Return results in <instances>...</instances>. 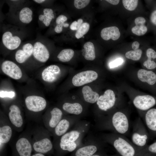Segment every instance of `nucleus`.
Wrapping results in <instances>:
<instances>
[{"instance_id": "obj_1", "label": "nucleus", "mask_w": 156, "mask_h": 156, "mask_svg": "<svg viewBox=\"0 0 156 156\" xmlns=\"http://www.w3.org/2000/svg\"><path fill=\"white\" fill-rule=\"evenodd\" d=\"M97 120L98 127L102 130L125 136L129 133L130 122L128 115L122 111H118L105 116L101 117Z\"/></svg>"}, {"instance_id": "obj_2", "label": "nucleus", "mask_w": 156, "mask_h": 156, "mask_svg": "<svg viewBox=\"0 0 156 156\" xmlns=\"http://www.w3.org/2000/svg\"><path fill=\"white\" fill-rule=\"evenodd\" d=\"M89 127L87 122L78 121L73 129L53 141V143L58 144L60 148L63 151L72 152L82 143L83 137Z\"/></svg>"}, {"instance_id": "obj_3", "label": "nucleus", "mask_w": 156, "mask_h": 156, "mask_svg": "<svg viewBox=\"0 0 156 156\" xmlns=\"http://www.w3.org/2000/svg\"><path fill=\"white\" fill-rule=\"evenodd\" d=\"M105 143L111 144L120 156H137L139 149L126 136L116 133H105L101 136Z\"/></svg>"}, {"instance_id": "obj_4", "label": "nucleus", "mask_w": 156, "mask_h": 156, "mask_svg": "<svg viewBox=\"0 0 156 156\" xmlns=\"http://www.w3.org/2000/svg\"><path fill=\"white\" fill-rule=\"evenodd\" d=\"M33 148L37 153L45 154L49 152L53 147L50 135L46 129L42 127L35 129L31 134Z\"/></svg>"}, {"instance_id": "obj_5", "label": "nucleus", "mask_w": 156, "mask_h": 156, "mask_svg": "<svg viewBox=\"0 0 156 156\" xmlns=\"http://www.w3.org/2000/svg\"><path fill=\"white\" fill-rule=\"evenodd\" d=\"M150 137L143 121L140 118L135 120L133 124L131 136L132 143L139 150L146 146Z\"/></svg>"}, {"instance_id": "obj_6", "label": "nucleus", "mask_w": 156, "mask_h": 156, "mask_svg": "<svg viewBox=\"0 0 156 156\" xmlns=\"http://www.w3.org/2000/svg\"><path fill=\"white\" fill-rule=\"evenodd\" d=\"M8 118L13 128L18 132L22 130L24 119L20 108L18 105L13 104L10 106Z\"/></svg>"}, {"instance_id": "obj_7", "label": "nucleus", "mask_w": 156, "mask_h": 156, "mask_svg": "<svg viewBox=\"0 0 156 156\" xmlns=\"http://www.w3.org/2000/svg\"><path fill=\"white\" fill-rule=\"evenodd\" d=\"M15 143V148L19 156H31L33 147L31 134H23Z\"/></svg>"}, {"instance_id": "obj_8", "label": "nucleus", "mask_w": 156, "mask_h": 156, "mask_svg": "<svg viewBox=\"0 0 156 156\" xmlns=\"http://www.w3.org/2000/svg\"><path fill=\"white\" fill-rule=\"evenodd\" d=\"M116 99L114 91L111 90H106L103 94L99 96L96 104L99 108L103 112H107L113 108L116 105Z\"/></svg>"}, {"instance_id": "obj_9", "label": "nucleus", "mask_w": 156, "mask_h": 156, "mask_svg": "<svg viewBox=\"0 0 156 156\" xmlns=\"http://www.w3.org/2000/svg\"><path fill=\"white\" fill-rule=\"evenodd\" d=\"M25 106L29 111L38 113L44 110L47 105L46 100L43 97L36 95H30L25 99Z\"/></svg>"}, {"instance_id": "obj_10", "label": "nucleus", "mask_w": 156, "mask_h": 156, "mask_svg": "<svg viewBox=\"0 0 156 156\" xmlns=\"http://www.w3.org/2000/svg\"><path fill=\"white\" fill-rule=\"evenodd\" d=\"M150 138L156 137V108H151L141 115Z\"/></svg>"}, {"instance_id": "obj_11", "label": "nucleus", "mask_w": 156, "mask_h": 156, "mask_svg": "<svg viewBox=\"0 0 156 156\" xmlns=\"http://www.w3.org/2000/svg\"><path fill=\"white\" fill-rule=\"evenodd\" d=\"M63 117V113L60 108L55 107L50 112L49 115L42 119L46 129L51 134L55 127Z\"/></svg>"}, {"instance_id": "obj_12", "label": "nucleus", "mask_w": 156, "mask_h": 156, "mask_svg": "<svg viewBox=\"0 0 156 156\" xmlns=\"http://www.w3.org/2000/svg\"><path fill=\"white\" fill-rule=\"evenodd\" d=\"M78 121L79 119L63 117L55 127L52 133V135L54 138L53 141L68 132L70 128Z\"/></svg>"}, {"instance_id": "obj_13", "label": "nucleus", "mask_w": 156, "mask_h": 156, "mask_svg": "<svg viewBox=\"0 0 156 156\" xmlns=\"http://www.w3.org/2000/svg\"><path fill=\"white\" fill-rule=\"evenodd\" d=\"M98 77L97 73L94 70L82 71L75 75L73 78L72 82L76 86H80L92 82Z\"/></svg>"}, {"instance_id": "obj_14", "label": "nucleus", "mask_w": 156, "mask_h": 156, "mask_svg": "<svg viewBox=\"0 0 156 156\" xmlns=\"http://www.w3.org/2000/svg\"><path fill=\"white\" fill-rule=\"evenodd\" d=\"M133 103L137 109L145 112L155 105L156 100L154 97L150 95H138L134 98Z\"/></svg>"}, {"instance_id": "obj_15", "label": "nucleus", "mask_w": 156, "mask_h": 156, "mask_svg": "<svg viewBox=\"0 0 156 156\" xmlns=\"http://www.w3.org/2000/svg\"><path fill=\"white\" fill-rule=\"evenodd\" d=\"M0 149L10 140L12 135V126L8 118H0Z\"/></svg>"}, {"instance_id": "obj_16", "label": "nucleus", "mask_w": 156, "mask_h": 156, "mask_svg": "<svg viewBox=\"0 0 156 156\" xmlns=\"http://www.w3.org/2000/svg\"><path fill=\"white\" fill-rule=\"evenodd\" d=\"M1 68L4 74L14 79H19L22 76V72L20 68L12 61H3L1 64Z\"/></svg>"}, {"instance_id": "obj_17", "label": "nucleus", "mask_w": 156, "mask_h": 156, "mask_svg": "<svg viewBox=\"0 0 156 156\" xmlns=\"http://www.w3.org/2000/svg\"><path fill=\"white\" fill-rule=\"evenodd\" d=\"M105 143L102 140H97L83 146L76 151L75 156H91L98 150L100 146Z\"/></svg>"}, {"instance_id": "obj_18", "label": "nucleus", "mask_w": 156, "mask_h": 156, "mask_svg": "<svg viewBox=\"0 0 156 156\" xmlns=\"http://www.w3.org/2000/svg\"><path fill=\"white\" fill-rule=\"evenodd\" d=\"M34 58L38 61L45 63L49 57V52L46 47L41 42H36L33 46L32 54Z\"/></svg>"}, {"instance_id": "obj_19", "label": "nucleus", "mask_w": 156, "mask_h": 156, "mask_svg": "<svg viewBox=\"0 0 156 156\" xmlns=\"http://www.w3.org/2000/svg\"><path fill=\"white\" fill-rule=\"evenodd\" d=\"M60 73V68L55 65L49 66L42 72L41 77L45 82L51 83L56 80Z\"/></svg>"}, {"instance_id": "obj_20", "label": "nucleus", "mask_w": 156, "mask_h": 156, "mask_svg": "<svg viewBox=\"0 0 156 156\" xmlns=\"http://www.w3.org/2000/svg\"><path fill=\"white\" fill-rule=\"evenodd\" d=\"M2 42L4 45L7 49L10 50H14L19 46L21 42V40L18 36H13L11 32L7 31L3 34Z\"/></svg>"}, {"instance_id": "obj_21", "label": "nucleus", "mask_w": 156, "mask_h": 156, "mask_svg": "<svg viewBox=\"0 0 156 156\" xmlns=\"http://www.w3.org/2000/svg\"><path fill=\"white\" fill-rule=\"evenodd\" d=\"M33 46L30 43H26L22 49L17 51L15 54L16 61L19 63L25 62L33 54Z\"/></svg>"}, {"instance_id": "obj_22", "label": "nucleus", "mask_w": 156, "mask_h": 156, "mask_svg": "<svg viewBox=\"0 0 156 156\" xmlns=\"http://www.w3.org/2000/svg\"><path fill=\"white\" fill-rule=\"evenodd\" d=\"M120 35L119 29L115 26L104 28L101 32V37L105 40L111 39L113 40H116L119 38Z\"/></svg>"}, {"instance_id": "obj_23", "label": "nucleus", "mask_w": 156, "mask_h": 156, "mask_svg": "<svg viewBox=\"0 0 156 156\" xmlns=\"http://www.w3.org/2000/svg\"><path fill=\"white\" fill-rule=\"evenodd\" d=\"M137 76L141 81L150 85H154L156 82V75L151 71L141 69L138 71Z\"/></svg>"}, {"instance_id": "obj_24", "label": "nucleus", "mask_w": 156, "mask_h": 156, "mask_svg": "<svg viewBox=\"0 0 156 156\" xmlns=\"http://www.w3.org/2000/svg\"><path fill=\"white\" fill-rule=\"evenodd\" d=\"M145 19L142 17L136 18L134 21L135 25L133 27L131 31L134 34L138 36H141L145 34L147 31V28L145 25Z\"/></svg>"}, {"instance_id": "obj_25", "label": "nucleus", "mask_w": 156, "mask_h": 156, "mask_svg": "<svg viewBox=\"0 0 156 156\" xmlns=\"http://www.w3.org/2000/svg\"><path fill=\"white\" fill-rule=\"evenodd\" d=\"M62 108L67 113L76 115H80L83 111L82 106L78 103H65L62 105Z\"/></svg>"}, {"instance_id": "obj_26", "label": "nucleus", "mask_w": 156, "mask_h": 156, "mask_svg": "<svg viewBox=\"0 0 156 156\" xmlns=\"http://www.w3.org/2000/svg\"><path fill=\"white\" fill-rule=\"evenodd\" d=\"M82 93L84 99L86 102L94 103L97 102L99 95L96 92L93 91L88 86H85L82 89Z\"/></svg>"}, {"instance_id": "obj_27", "label": "nucleus", "mask_w": 156, "mask_h": 156, "mask_svg": "<svg viewBox=\"0 0 156 156\" xmlns=\"http://www.w3.org/2000/svg\"><path fill=\"white\" fill-rule=\"evenodd\" d=\"M85 51L84 58L87 60H93L95 58V53L94 45L90 42L86 43L83 46Z\"/></svg>"}, {"instance_id": "obj_28", "label": "nucleus", "mask_w": 156, "mask_h": 156, "mask_svg": "<svg viewBox=\"0 0 156 156\" xmlns=\"http://www.w3.org/2000/svg\"><path fill=\"white\" fill-rule=\"evenodd\" d=\"M156 156V141L139 150L137 156Z\"/></svg>"}, {"instance_id": "obj_29", "label": "nucleus", "mask_w": 156, "mask_h": 156, "mask_svg": "<svg viewBox=\"0 0 156 156\" xmlns=\"http://www.w3.org/2000/svg\"><path fill=\"white\" fill-rule=\"evenodd\" d=\"M74 54V51L72 49H64L60 52L57 56V57L62 62H68L72 58Z\"/></svg>"}, {"instance_id": "obj_30", "label": "nucleus", "mask_w": 156, "mask_h": 156, "mask_svg": "<svg viewBox=\"0 0 156 156\" xmlns=\"http://www.w3.org/2000/svg\"><path fill=\"white\" fill-rule=\"evenodd\" d=\"M67 19V17L63 15H60L57 17L56 20L57 25L54 28V31L56 33H61L62 31L63 27H68L69 26L68 24L64 23Z\"/></svg>"}, {"instance_id": "obj_31", "label": "nucleus", "mask_w": 156, "mask_h": 156, "mask_svg": "<svg viewBox=\"0 0 156 156\" xmlns=\"http://www.w3.org/2000/svg\"><path fill=\"white\" fill-rule=\"evenodd\" d=\"M142 51L140 49L135 50H130L127 52L125 56L128 59L134 61L138 60L140 58Z\"/></svg>"}, {"instance_id": "obj_32", "label": "nucleus", "mask_w": 156, "mask_h": 156, "mask_svg": "<svg viewBox=\"0 0 156 156\" xmlns=\"http://www.w3.org/2000/svg\"><path fill=\"white\" fill-rule=\"evenodd\" d=\"M90 28L89 24L86 22L83 23L77 30L75 36L77 39H79L83 36L88 31Z\"/></svg>"}, {"instance_id": "obj_33", "label": "nucleus", "mask_w": 156, "mask_h": 156, "mask_svg": "<svg viewBox=\"0 0 156 156\" xmlns=\"http://www.w3.org/2000/svg\"><path fill=\"white\" fill-rule=\"evenodd\" d=\"M138 1L137 0H123V5L127 10L132 11L134 10L137 6Z\"/></svg>"}, {"instance_id": "obj_34", "label": "nucleus", "mask_w": 156, "mask_h": 156, "mask_svg": "<svg viewBox=\"0 0 156 156\" xmlns=\"http://www.w3.org/2000/svg\"><path fill=\"white\" fill-rule=\"evenodd\" d=\"M90 1L89 0H75L74 5L76 8L80 9L86 6Z\"/></svg>"}, {"instance_id": "obj_35", "label": "nucleus", "mask_w": 156, "mask_h": 156, "mask_svg": "<svg viewBox=\"0 0 156 156\" xmlns=\"http://www.w3.org/2000/svg\"><path fill=\"white\" fill-rule=\"evenodd\" d=\"M123 62V60L119 58L111 62L109 64V67L110 68H114L121 65Z\"/></svg>"}, {"instance_id": "obj_36", "label": "nucleus", "mask_w": 156, "mask_h": 156, "mask_svg": "<svg viewBox=\"0 0 156 156\" xmlns=\"http://www.w3.org/2000/svg\"><path fill=\"white\" fill-rule=\"evenodd\" d=\"M83 20L82 19H79L77 21H73L70 26V28L72 30H77L83 23Z\"/></svg>"}, {"instance_id": "obj_37", "label": "nucleus", "mask_w": 156, "mask_h": 156, "mask_svg": "<svg viewBox=\"0 0 156 156\" xmlns=\"http://www.w3.org/2000/svg\"><path fill=\"white\" fill-rule=\"evenodd\" d=\"M143 65L148 69H153L156 67V63L154 61L148 59L144 62Z\"/></svg>"}, {"instance_id": "obj_38", "label": "nucleus", "mask_w": 156, "mask_h": 156, "mask_svg": "<svg viewBox=\"0 0 156 156\" xmlns=\"http://www.w3.org/2000/svg\"><path fill=\"white\" fill-rule=\"evenodd\" d=\"M146 54L148 59L151 60L152 58H156V52L152 48L148 49L146 51Z\"/></svg>"}, {"instance_id": "obj_39", "label": "nucleus", "mask_w": 156, "mask_h": 156, "mask_svg": "<svg viewBox=\"0 0 156 156\" xmlns=\"http://www.w3.org/2000/svg\"><path fill=\"white\" fill-rule=\"evenodd\" d=\"M15 95V93L13 91L7 92L1 91L0 92V96L1 98L6 97L13 98L14 97Z\"/></svg>"}, {"instance_id": "obj_40", "label": "nucleus", "mask_w": 156, "mask_h": 156, "mask_svg": "<svg viewBox=\"0 0 156 156\" xmlns=\"http://www.w3.org/2000/svg\"><path fill=\"white\" fill-rule=\"evenodd\" d=\"M150 20L153 24L156 26V10L153 11L151 14Z\"/></svg>"}, {"instance_id": "obj_41", "label": "nucleus", "mask_w": 156, "mask_h": 156, "mask_svg": "<svg viewBox=\"0 0 156 156\" xmlns=\"http://www.w3.org/2000/svg\"><path fill=\"white\" fill-rule=\"evenodd\" d=\"M140 45V43L138 42L135 41L132 44L131 47L133 50H137L138 49Z\"/></svg>"}, {"instance_id": "obj_42", "label": "nucleus", "mask_w": 156, "mask_h": 156, "mask_svg": "<svg viewBox=\"0 0 156 156\" xmlns=\"http://www.w3.org/2000/svg\"><path fill=\"white\" fill-rule=\"evenodd\" d=\"M106 1L113 5H117L119 3V0H106Z\"/></svg>"}, {"instance_id": "obj_43", "label": "nucleus", "mask_w": 156, "mask_h": 156, "mask_svg": "<svg viewBox=\"0 0 156 156\" xmlns=\"http://www.w3.org/2000/svg\"><path fill=\"white\" fill-rule=\"evenodd\" d=\"M45 18V16L44 14H40V15L38 17V18L39 20L40 21H42Z\"/></svg>"}, {"instance_id": "obj_44", "label": "nucleus", "mask_w": 156, "mask_h": 156, "mask_svg": "<svg viewBox=\"0 0 156 156\" xmlns=\"http://www.w3.org/2000/svg\"><path fill=\"white\" fill-rule=\"evenodd\" d=\"M34 1H35V2L39 3H42L45 1V0H34Z\"/></svg>"}, {"instance_id": "obj_45", "label": "nucleus", "mask_w": 156, "mask_h": 156, "mask_svg": "<svg viewBox=\"0 0 156 156\" xmlns=\"http://www.w3.org/2000/svg\"><path fill=\"white\" fill-rule=\"evenodd\" d=\"M31 156H45L43 154L37 153L32 155Z\"/></svg>"}, {"instance_id": "obj_46", "label": "nucleus", "mask_w": 156, "mask_h": 156, "mask_svg": "<svg viewBox=\"0 0 156 156\" xmlns=\"http://www.w3.org/2000/svg\"><path fill=\"white\" fill-rule=\"evenodd\" d=\"M91 156H103L101 155H99V154H94H94Z\"/></svg>"}, {"instance_id": "obj_47", "label": "nucleus", "mask_w": 156, "mask_h": 156, "mask_svg": "<svg viewBox=\"0 0 156 156\" xmlns=\"http://www.w3.org/2000/svg\"><path fill=\"white\" fill-rule=\"evenodd\" d=\"M120 156V155L118 154H116L114 156Z\"/></svg>"}, {"instance_id": "obj_48", "label": "nucleus", "mask_w": 156, "mask_h": 156, "mask_svg": "<svg viewBox=\"0 0 156 156\" xmlns=\"http://www.w3.org/2000/svg\"><path fill=\"white\" fill-rule=\"evenodd\" d=\"M156 156L155 155H150V156Z\"/></svg>"}, {"instance_id": "obj_49", "label": "nucleus", "mask_w": 156, "mask_h": 156, "mask_svg": "<svg viewBox=\"0 0 156 156\" xmlns=\"http://www.w3.org/2000/svg\"><path fill=\"white\" fill-rule=\"evenodd\" d=\"M82 37L83 38H84V37L83 36Z\"/></svg>"}]
</instances>
